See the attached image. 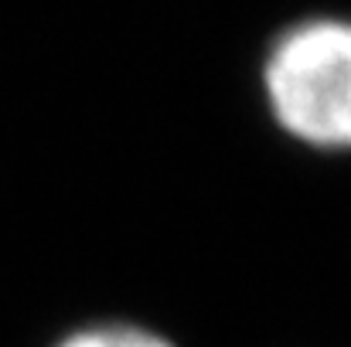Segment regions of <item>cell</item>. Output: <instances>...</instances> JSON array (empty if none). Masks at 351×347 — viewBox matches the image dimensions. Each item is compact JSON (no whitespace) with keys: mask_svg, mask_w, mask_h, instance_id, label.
<instances>
[{"mask_svg":"<svg viewBox=\"0 0 351 347\" xmlns=\"http://www.w3.org/2000/svg\"><path fill=\"white\" fill-rule=\"evenodd\" d=\"M273 119L300 143L345 150L351 140V31L338 17L287 27L263 65Z\"/></svg>","mask_w":351,"mask_h":347,"instance_id":"obj_1","label":"cell"},{"mask_svg":"<svg viewBox=\"0 0 351 347\" xmlns=\"http://www.w3.org/2000/svg\"><path fill=\"white\" fill-rule=\"evenodd\" d=\"M55 347H178L164 334L140 327V324H93L79 327Z\"/></svg>","mask_w":351,"mask_h":347,"instance_id":"obj_2","label":"cell"}]
</instances>
